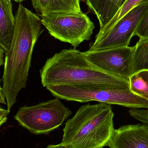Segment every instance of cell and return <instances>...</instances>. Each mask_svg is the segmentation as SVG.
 <instances>
[{"label":"cell","instance_id":"obj_6","mask_svg":"<svg viewBox=\"0 0 148 148\" xmlns=\"http://www.w3.org/2000/svg\"><path fill=\"white\" fill-rule=\"evenodd\" d=\"M41 17L42 25L51 36L70 43L75 49L90 40L95 28L94 23L82 12L50 14Z\"/></svg>","mask_w":148,"mask_h":148},{"label":"cell","instance_id":"obj_2","mask_svg":"<svg viewBox=\"0 0 148 148\" xmlns=\"http://www.w3.org/2000/svg\"><path fill=\"white\" fill-rule=\"evenodd\" d=\"M45 88L56 85H84L101 88H129V82L95 66L76 49H64L48 59L40 70Z\"/></svg>","mask_w":148,"mask_h":148},{"label":"cell","instance_id":"obj_23","mask_svg":"<svg viewBox=\"0 0 148 148\" xmlns=\"http://www.w3.org/2000/svg\"><path fill=\"white\" fill-rule=\"evenodd\" d=\"M7 6H8L10 9H12V3H11V0H1Z\"/></svg>","mask_w":148,"mask_h":148},{"label":"cell","instance_id":"obj_20","mask_svg":"<svg viewBox=\"0 0 148 148\" xmlns=\"http://www.w3.org/2000/svg\"><path fill=\"white\" fill-rule=\"evenodd\" d=\"M1 90L0 91V102L3 104H7L6 96H5L1 88V90Z\"/></svg>","mask_w":148,"mask_h":148},{"label":"cell","instance_id":"obj_9","mask_svg":"<svg viewBox=\"0 0 148 148\" xmlns=\"http://www.w3.org/2000/svg\"><path fill=\"white\" fill-rule=\"evenodd\" d=\"M110 148H148V132L142 124H129L115 130L110 140Z\"/></svg>","mask_w":148,"mask_h":148},{"label":"cell","instance_id":"obj_7","mask_svg":"<svg viewBox=\"0 0 148 148\" xmlns=\"http://www.w3.org/2000/svg\"><path fill=\"white\" fill-rule=\"evenodd\" d=\"M148 11V3L140 4L119 20L104 36L89 45L88 51L128 47L139 22Z\"/></svg>","mask_w":148,"mask_h":148},{"label":"cell","instance_id":"obj_18","mask_svg":"<svg viewBox=\"0 0 148 148\" xmlns=\"http://www.w3.org/2000/svg\"><path fill=\"white\" fill-rule=\"evenodd\" d=\"M10 111L1 107L0 108V126L4 124L8 120V116Z\"/></svg>","mask_w":148,"mask_h":148},{"label":"cell","instance_id":"obj_19","mask_svg":"<svg viewBox=\"0 0 148 148\" xmlns=\"http://www.w3.org/2000/svg\"><path fill=\"white\" fill-rule=\"evenodd\" d=\"M5 52L2 48L0 47V66L4 65L5 62Z\"/></svg>","mask_w":148,"mask_h":148},{"label":"cell","instance_id":"obj_21","mask_svg":"<svg viewBox=\"0 0 148 148\" xmlns=\"http://www.w3.org/2000/svg\"><path fill=\"white\" fill-rule=\"evenodd\" d=\"M142 77L148 83V70H145L138 72Z\"/></svg>","mask_w":148,"mask_h":148},{"label":"cell","instance_id":"obj_12","mask_svg":"<svg viewBox=\"0 0 148 148\" xmlns=\"http://www.w3.org/2000/svg\"><path fill=\"white\" fill-rule=\"evenodd\" d=\"M127 0H101L96 15L99 20L100 29L103 28L118 12Z\"/></svg>","mask_w":148,"mask_h":148},{"label":"cell","instance_id":"obj_8","mask_svg":"<svg viewBox=\"0 0 148 148\" xmlns=\"http://www.w3.org/2000/svg\"><path fill=\"white\" fill-rule=\"evenodd\" d=\"M135 46L84 52L87 59L97 68L129 82L133 75Z\"/></svg>","mask_w":148,"mask_h":148},{"label":"cell","instance_id":"obj_17","mask_svg":"<svg viewBox=\"0 0 148 148\" xmlns=\"http://www.w3.org/2000/svg\"><path fill=\"white\" fill-rule=\"evenodd\" d=\"M101 0H85L86 4L90 12L96 15Z\"/></svg>","mask_w":148,"mask_h":148},{"label":"cell","instance_id":"obj_16","mask_svg":"<svg viewBox=\"0 0 148 148\" xmlns=\"http://www.w3.org/2000/svg\"><path fill=\"white\" fill-rule=\"evenodd\" d=\"M140 40H148V11L143 16L134 33Z\"/></svg>","mask_w":148,"mask_h":148},{"label":"cell","instance_id":"obj_26","mask_svg":"<svg viewBox=\"0 0 148 148\" xmlns=\"http://www.w3.org/2000/svg\"></svg>","mask_w":148,"mask_h":148},{"label":"cell","instance_id":"obj_1","mask_svg":"<svg viewBox=\"0 0 148 148\" xmlns=\"http://www.w3.org/2000/svg\"><path fill=\"white\" fill-rule=\"evenodd\" d=\"M15 29L8 51L5 53L1 87L10 111L19 92L27 85L35 45L43 29L41 19L19 3L14 16Z\"/></svg>","mask_w":148,"mask_h":148},{"label":"cell","instance_id":"obj_3","mask_svg":"<svg viewBox=\"0 0 148 148\" xmlns=\"http://www.w3.org/2000/svg\"><path fill=\"white\" fill-rule=\"evenodd\" d=\"M114 114L110 104L83 105L66 122L61 143L67 148L108 147L114 133Z\"/></svg>","mask_w":148,"mask_h":148},{"label":"cell","instance_id":"obj_22","mask_svg":"<svg viewBox=\"0 0 148 148\" xmlns=\"http://www.w3.org/2000/svg\"><path fill=\"white\" fill-rule=\"evenodd\" d=\"M47 148H67L66 146L62 144L61 143L57 145H49Z\"/></svg>","mask_w":148,"mask_h":148},{"label":"cell","instance_id":"obj_4","mask_svg":"<svg viewBox=\"0 0 148 148\" xmlns=\"http://www.w3.org/2000/svg\"><path fill=\"white\" fill-rule=\"evenodd\" d=\"M46 88L55 97L69 101H95L131 108L148 109V100L134 94L129 88H101L84 85H56Z\"/></svg>","mask_w":148,"mask_h":148},{"label":"cell","instance_id":"obj_5","mask_svg":"<svg viewBox=\"0 0 148 148\" xmlns=\"http://www.w3.org/2000/svg\"><path fill=\"white\" fill-rule=\"evenodd\" d=\"M60 99L56 97L36 105L21 107L14 119L30 133L47 134L58 128L72 114Z\"/></svg>","mask_w":148,"mask_h":148},{"label":"cell","instance_id":"obj_14","mask_svg":"<svg viewBox=\"0 0 148 148\" xmlns=\"http://www.w3.org/2000/svg\"><path fill=\"white\" fill-rule=\"evenodd\" d=\"M148 3V0H127L115 15L103 28L100 29L95 37V40L99 39L104 36L110 29L126 14L136 6Z\"/></svg>","mask_w":148,"mask_h":148},{"label":"cell","instance_id":"obj_10","mask_svg":"<svg viewBox=\"0 0 148 148\" xmlns=\"http://www.w3.org/2000/svg\"><path fill=\"white\" fill-rule=\"evenodd\" d=\"M41 16L53 14L81 13L80 0H31Z\"/></svg>","mask_w":148,"mask_h":148},{"label":"cell","instance_id":"obj_11","mask_svg":"<svg viewBox=\"0 0 148 148\" xmlns=\"http://www.w3.org/2000/svg\"><path fill=\"white\" fill-rule=\"evenodd\" d=\"M15 29L12 9L0 0V47L7 53L12 43Z\"/></svg>","mask_w":148,"mask_h":148},{"label":"cell","instance_id":"obj_24","mask_svg":"<svg viewBox=\"0 0 148 148\" xmlns=\"http://www.w3.org/2000/svg\"><path fill=\"white\" fill-rule=\"evenodd\" d=\"M142 125L144 129H145L147 132H148V124H146V123H142Z\"/></svg>","mask_w":148,"mask_h":148},{"label":"cell","instance_id":"obj_25","mask_svg":"<svg viewBox=\"0 0 148 148\" xmlns=\"http://www.w3.org/2000/svg\"><path fill=\"white\" fill-rule=\"evenodd\" d=\"M12 1H14L16 3H21L23 1H25V0H12Z\"/></svg>","mask_w":148,"mask_h":148},{"label":"cell","instance_id":"obj_13","mask_svg":"<svg viewBox=\"0 0 148 148\" xmlns=\"http://www.w3.org/2000/svg\"><path fill=\"white\" fill-rule=\"evenodd\" d=\"M133 62V74L148 70V40H140L135 45Z\"/></svg>","mask_w":148,"mask_h":148},{"label":"cell","instance_id":"obj_15","mask_svg":"<svg viewBox=\"0 0 148 148\" xmlns=\"http://www.w3.org/2000/svg\"><path fill=\"white\" fill-rule=\"evenodd\" d=\"M129 89L134 94L148 100V83L139 73L133 74L130 76Z\"/></svg>","mask_w":148,"mask_h":148}]
</instances>
